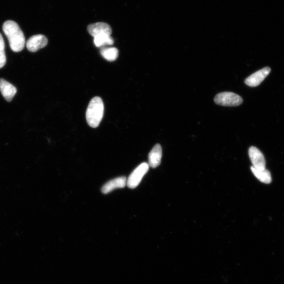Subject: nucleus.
<instances>
[{
  "instance_id": "1",
  "label": "nucleus",
  "mask_w": 284,
  "mask_h": 284,
  "mask_svg": "<svg viewBox=\"0 0 284 284\" xmlns=\"http://www.w3.org/2000/svg\"><path fill=\"white\" fill-rule=\"evenodd\" d=\"M3 31L13 51L19 52L23 50L25 39L19 25L12 20L6 21L3 25Z\"/></svg>"
},
{
  "instance_id": "2",
  "label": "nucleus",
  "mask_w": 284,
  "mask_h": 284,
  "mask_svg": "<svg viewBox=\"0 0 284 284\" xmlns=\"http://www.w3.org/2000/svg\"><path fill=\"white\" fill-rule=\"evenodd\" d=\"M104 112V105L101 98L95 96L91 100L86 112V118L90 126L96 128L101 122Z\"/></svg>"
},
{
  "instance_id": "3",
  "label": "nucleus",
  "mask_w": 284,
  "mask_h": 284,
  "mask_svg": "<svg viewBox=\"0 0 284 284\" xmlns=\"http://www.w3.org/2000/svg\"><path fill=\"white\" fill-rule=\"evenodd\" d=\"M215 103L224 106H237L241 105L243 102L241 96L230 92L220 93L214 98Z\"/></svg>"
},
{
  "instance_id": "4",
  "label": "nucleus",
  "mask_w": 284,
  "mask_h": 284,
  "mask_svg": "<svg viewBox=\"0 0 284 284\" xmlns=\"http://www.w3.org/2000/svg\"><path fill=\"white\" fill-rule=\"evenodd\" d=\"M149 169V166L147 163H143L137 167L127 180L128 188L133 189L138 186Z\"/></svg>"
},
{
  "instance_id": "5",
  "label": "nucleus",
  "mask_w": 284,
  "mask_h": 284,
  "mask_svg": "<svg viewBox=\"0 0 284 284\" xmlns=\"http://www.w3.org/2000/svg\"><path fill=\"white\" fill-rule=\"evenodd\" d=\"M271 71L270 68H264L247 78L245 81V84L250 87H258L270 75Z\"/></svg>"
},
{
  "instance_id": "6",
  "label": "nucleus",
  "mask_w": 284,
  "mask_h": 284,
  "mask_svg": "<svg viewBox=\"0 0 284 284\" xmlns=\"http://www.w3.org/2000/svg\"><path fill=\"white\" fill-rule=\"evenodd\" d=\"M48 43V39L44 35H35L27 41L26 48L29 51L35 52L45 47Z\"/></svg>"
},
{
  "instance_id": "7",
  "label": "nucleus",
  "mask_w": 284,
  "mask_h": 284,
  "mask_svg": "<svg viewBox=\"0 0 284 284\" xmlns=\"http://www.w3.org/2000/svg\"><path fill=\"white\" fill-rule=\"evenodd\" d=\"M249 154L253 167L259 170L265 169L266 162L264 156L257 148L251 146L249 149Z\"/></svg>"
},
{
  "instance_id": "8",
  "label": "nucleus",
  "mask_w": 284,
  "mask_h": 284,
  "mask_svg": "<svg viewBox=\"0 0 284 284\" xmlns=\"http://www.w3.org/2000/svg\"><path fill=\"white\" fill-rule=\"evenodd\" d=\"M88 31L90 34L94 36V37L101 34H106L111 35L112 32L111 26L104 22H98L90 24L88 26Z\"/></svg>"
},
{
  "instance_id": "9",
  "label": "nucleus",
  "mask_w": 284,
  "mask_h": 284,
  "mask_svg": "<svg viewBox=\"0 0 284 284\" xmlns=\"http://www.w3.org/2000/svg\"><path fill=\"white\" fill-rule=\"evenodd\" d=\"M127 185V179L125 177L117 178L106 183L102 187L101 191L104 194H108L117 189H122Z\"/></svg>"
},
{
  "instance_id": "10",
  "label": "nucleus",
  "mask_w": 284,
  "mask_h": 284,
  "mask_svg": "<svg viewBox=\"0 0 284 284\" xmlns=\"http://www.w3.org/2000/svg\"><path fill=\"white\" fill-rule=\"evenodd\" d=\"M0 91L7 102H11L17 93L16 88L3 79H0Z\"/></svg>"
},
{
  "instance_id": "11",
  "label": "nucleus",
  "mask_w": 284,
  "mask_h": 284,
  "mask_svg": "<svg viewBox=\"0 0 284 284\" xmlns=\"http://www.w3.org/2000/svg\"><path fill=\"white\" fill-rule=\"evenodd\" d=\"M162 149L160 144H156L149 155V166L152 168H157L161 164Z\"/></svg>"
},
{
  "instance_id": "12",
  "label": "nucleus",
  "mask_w": 284,
  "mask_h": 284,
  "mask_svg": "<svg viewBox=\"0 0 284 284\" xmlns=\"http://www.w3.org/2000/svg\"><path fill=\"white\" fill-rule=\"evenodd\" d=\"M251 169L255 177L261 182L265 183V184H270L272 182L271 173L268 170L266 169L259 170L253 167L251 168Z\"/></svg>"
},
{
  "instance_id": "13",
  "label": "nucleus",
  "mask_w": 284,
  "mask_h": 284,
  "mask_svg": "<svg viewBox=\"0 0 284 284\" xmlns=\"http://www.w3.org/2000/svg\"><path fill=\"white\" fill-rule=\"evenodd\" d=\"M114 42L111 35L101 34L94 37V43L96 47L100 48L106 45H112Z\"/></svg>"
},
{
  "instance_id": "14",
  "label": "nucleus",
  "mask_w": 284,
  "mask_h": 284,
  "mask_svg": "<svg viewBox=\"0 0 284 284\" xmlns=\"http://www.w3.org/2000/svg\"><path fill=\"white\" fill-rule=\"evenodd\" d=\"M100 52L102 56L108 61H114L118 56V50L116 48H104L100 50Z\"/></svg>"
},
{
  "instance_id": "15",
  "label": "nucleus",
  "mask_w": 284,
  "mask_h": 284,
  "mask_svg": "<svg viewBox=\"0 0 284 284\" xmlns=\"http://www.w3.org/2000/svg\"><path fill=\"white\" fill-rule=\"evenodd\" d=\"M6 60L5 44L2 34L0 33V69L5 65Z\"/></svg>"
}]
</instances>
